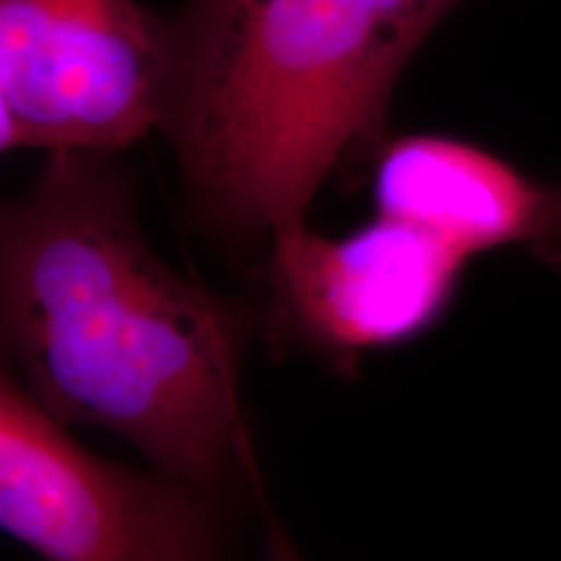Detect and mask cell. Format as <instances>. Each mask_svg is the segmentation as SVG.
I'll list each match as a JSON object with an SVG mask.
<instances>
[{
  "label": "cell",
  "instance_id": "cell-1",
  "mask_svg": "<svg viewBox=\"0 0 561 561\" xmlns=\"http://www.w3.org/2000/svg\"><path fill=\"white\" fill-rule=\"evenodd\" d=\"M0 322L21 388L60 424L121 434L210 491L252 468L244 318L149 248L110 153H47L3 206Z\"/></svg>",
  "mask_w": 561,
  "mask_h": 561
},
{
  "label": "cell",
  "instance_id": "cell-2",
  "mask_svg": "<svg viewBox=\"0 0 561 561\" xmlns=\"http://www.w3.org/2000/svg\"><path fill=\"white\" fill-rule=\"evenodd\" d=\"M460 0H187L161 16L167 123L201 214L237 240L377 146L421 42Z\"/></svg>",
  "mask_w": 561,
  "mask_h": 561
},
{
  "label": "cell",
  "instance_id": "cell-3",
  "mask_svg": "<svg viewBox=\"0 0 561 561\" xmlns=\"http://www.w3.org/2000/svg\"><path fill=\"white\" fill-rule=\"evenodd\" d=\"M0 528L42 561H224L210 489L89 453L13 371L0 385Z\"/></svg>",
  "mask_w": 561,
  "mask_h": 561
},
{
  "label": "cell",
  "instance_id": "cell-4",
  "mask_svg": "<svg viewBox=\"0 0 561 561\" xmlns=\"http://www.w3.org/2000/svg\"><path fill=\"white\" fill-rule=\"evenodd\" d=\"M164 123L161 16L138 0H0L3 151L112 157Z\"/></svg>",
  "mask_w": 561,
  "mask_h": 561
},
{
  "label": "cell",
  "instance_id": "cell-5",
  "mask_svg": "<svg viewBox=\"0 0 561 561\" xmlns=\"http://www.w3.org/2000/svg\"><path fill=\"white\" fill-rule=\"evenodd\" d=\"M471 261L442 237L392 216L377 214L341 237L294 219L271 234L273 312L307 346L354 359L430 331Z\"/></svg>",
  "mask_w": 561,
  "mask_h": 561
},
{
  "label": "cell",
  "instance_id": "cell-6",
  "mask_svg": "<svg viewBox=\"0 0 561 561\" xmlns=\"http://www.w3.org/2000/svg\"><path fill=\"white\" fill-rule=\"evenodd\" d=\"M377 214L416 224L468 257L520 248L561 271V182H541L450 136L392 138L371 170Z\"/></svg>",
  "mask_w": 561,
  "mask_h": 561
},
{
  "label": "cell",
  "instance_id": "cell-7",
  "mask_svg": "<svg viewBox=\"0 0 561 561\" xmlns=\"http://www.w3.org/2000/svg\"><path fill=\"white\" fill-rule=\"evenodd\" d=\"M265 553H268V561H305L276 520H268V528H265Z\"/></svg>",
  "mask_w": 561,
  "mask_h": 561
}]
</instances>
